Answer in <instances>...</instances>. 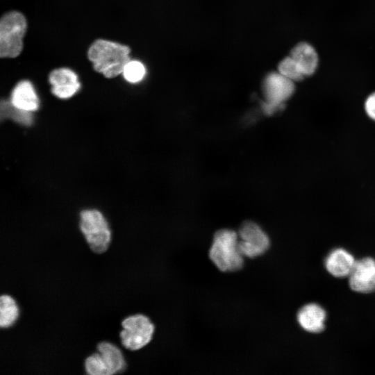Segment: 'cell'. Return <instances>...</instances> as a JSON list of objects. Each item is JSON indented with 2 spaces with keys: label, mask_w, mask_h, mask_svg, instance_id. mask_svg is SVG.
<instances>
[{
  "label": "cell",
  "mask_w": 375,
  "mask_h": 375,
  "mask_svg": "<svg viewBox=\"0 0 375 375\" xmlns=\"http://www.w3.org/2000/svg\"><path fill=\"white\" fill-rule=\"evenodd\" d=\"M146 74L144 65L138 60H129L124 67L122 75L124 78L130 83H137L141 81Z\"/></svg>",
  "instance_id": "obj_18"
},
{
  "label": "cell",
  "mask_w": 375,
  "mask_h": 375,
  "mask_svg": "<svg viewBox=\"0 0 375 375\" xmlns=\"http://www.w3.org/2000/svg\"><path fill=\"white\" fill-rule=\"evenodd\" d=\"M290 56L299 65L306 77L312 75L318 65L317 53L312 46L307 42H300L291 51Z\"/></svg>",
  "instance_id": "obj_14"
},
{
  "label": "cell",
  "mask_w": 375,
  "mask_h": 375,
  "mask_svg": "<svg viewBox=\"0 0 375 375\" xmlns=\"http://www.w3.org/2000/svg\"><path fill=\"white\" fill-rule=\"evenodd\" d=\"M18 317V308L14 299L8 294L0 297V327H10Z\"/></svg>",
  "instance_id": "obj_16"
},
{
  "label": "cell",
  "mask_w": 375,
  "mask_h": 375,
  "mask_svg": "<svg viewBox=\"0 0 375 375\" xmlns=\"http://www.w3.org/2000/svg\"><path fill=\"white\" fill-rule=\"evenodd\" d=\"M98 352L89 356L84 362L85 372L90 375H112L122 372L126 362L121 350L108 342L97 346Z\"/></svg>",
  "instance_id": "obj_5"
},
{
  "label": "cell",
  "mask_w": 375,
  "mask_h": 375,
  "mask_svg": "<svg viewBox=\"0 0 375 375\" xmlns=\"http://www.w3.org/2000/svg\"><path fill=\"white\" fill-rule=\"evenodd\" d=\"M294 91V81L279 72L268 74L262 83L265 101L262 108L265 113L271 115L281 109Z\"/></svg>",
  "instance_id": "obj_7"
},
{
  "label": "cell",
  "mask_w": 375,
  "mask_h": 375,
  "mask_svg": "<svg viewBox=\"0 0 375 375\" xmlns=\"http://www.w3.org/2000/svg\"><path fill=\"white\" fill-rule=\"evenodd\" d=\"M209 258L223 272L241 269L244 266V257L239 248L238 232L229 228L217 231L209 250Z\"/></svg>",
  "instance_id": "obj_2"
},
{
  "label": "cell",
  "mask_w": 375,
  "mask_h": 375,
  "mask_svg": "<svg viewBox=\"0 0 375 375\" xmlns=\"http://www.w3.org/2000/svg\"><path fill=\"white\" fill-rule=\"evenodd\" d=\"M49 82L51 85V92L60 99L73 97L81 88L77 74L68 68H59L51 71L49 76Z\"/></svg>",
  "instance_id": "obj_10"
},
{
  "label": "cell",
  "mask_w": 375,
  "mask_h": 375,
  "mask_svg": "<svg viewBox=\"0 0 375 375\" xmlns=\"http://www.w3.org/2000/svg\"><path fill=\"white\" fill-rule=\"evenodd\" d=\"M365 108L367 115L375 120V92L371 94L366 99Z\"/></svg>",
  "instance_id": "obj_19"
},
{
  "label": "cell",
  "mask_w": 375,
  "mask_h": 375,
  "mask_svg": "<svg viewBox=\"0 0 375 375\" xmlns=\"http://www.w3.org/2000/svg\"><path fill=\"white\" fill-rule=\"evenodd\" d=\"M26 28V19L21 12L10 11L2 16L0 20L1 58H15L21 53Z\"/></svg>",
  "instance_id": "obj_4"
},
{
  "label": "cell",
  "mask_w": 375,
  "mask_h": 375,
  "mask_svg": "<svg viewBox=\"0 0 375 375\" xmlns=\"http://www.w3.org/2000/svg\"><path fill=\"white\" fill-rule=\"evenodd\" d=\"M239 248L244 258H255L265 253L270 240L267 233L256 222L245 221L238 231Z\"/></svg>",
  "instance_id": "obj_8"
},
{
  "label": "cell",
  "mask_w": 375,
  "mask_h": 375,
  "mask_svg": "<svg viewBox=\"0 0 375 375\" xmlns=\"http://www.w3.org/2000/svg\"><path fill=\"white\" fill-rule=\"evenodd\" d=\"M297 321L301 327L310 333H319L324 329L326 313L317 303H308L300 308L297 313Z\"/></svg>",
  "instance_id": "obj_12"
},
{
  "label": "cell",
  "mask_w": 375,
  "mask_h": 375,
  "mask_svg": "<svg viewBox=\"0 0 375 375\" xmlns=\"http://www.w3.org/2000/svg\"><path fill=\"white\" fill-rule=\"evenodd\" d=\"M128 46L99 39L94 42L88 51V57L95 71L106 78H112L122 74L130 60Z\"/></svg>",
  "instance_id": "obj_1"
},
{
  "label": "cell",
  "mask_w": 375,
  "mask_h": 375,
  "mask_svg": "<svg viewBox=\"0 0 375 375\" xmlns=\"http://www.w3.org/2000/svg\"><path fill=\"white\" fill-rule=\"evenodd\" d=\"M79 228L90 249L96 253L105 252L111 241V231L103 215L97 209L80 212Z\"/></svg>",
  "instance_id": "obj_3"
},
{
  "label": "cell",
  "mask_w": 375,
  "mask_h": 375,
  "mask_svg": "<svg viewBox=\"0 0 375 375\" xmlns=\"http://www.w3.org/2000/svg\"><path fill=\"white\" fill-rule=\"evenodd\" d=\"M349 286L357 292L375 291V260L367 257L357 260L349 274Z\"/></svg>",
  "instance_id": "obj_9"
},
{
  "label": "cell",
  "mask_w": 375,
  "mask_h": 375,
  "mask_svg": "<svg viewBox=\"0 0 375 375\" xmlns=\"http://www.w3.org/2000/svg\"><path fill=\"white\" fill-rule=\"evenodd\" d=\"M1 119H10L24 126H30L33 122V112L15 107L10 101L3 99L0 104Z\"/></svg>",
  "instance_id": "obj_15"
},
{
  "label": "cell",
  "mask_w": 375,
  "mask_h": 375,
  "mask_svg": "<svg viewBox=\"0 0 375 375\" xmlns=\"http://www.w3.org/2000/svg\"><path fill=\"white\" fill-rule=\"evenodd\" d=\"M10 101L16 108L33 112L38 110L40 101L33 84L27 80L19 81L12 89Z\"/></svg>",
  "instance_id": "obj_11"
},
{
  "label": "cell",
  "mask_w": 375,
  "mask_h": 375,
  "mask_svg": "<svg viewBox=\"0 0 375 375\" xmlns=\"http://www.w3.org/2000/svg\"><path fill=\"white\" fill-rule=\"evenodd\" d=\"M356 260L347 250L337 248L329 253L325 260V267L329 274L338 278L349 276Z\"/></svg>",
  "instance_id": "obj_13"
},
{
  "label": "cell",
  "mask_w": 375,
  "mask_h": 375,
  "mask_svg": "<svg viewBox=\"0 0 375 375\" xmlns=\"http://www.w3.org/2000/svg\"><path fill=\"white\" fill-rule=\"evenodd\" d=\"M119 333L121 343L131 351L138 350L148 344L152 339L155 327L150 319L142 314L126 317L122 322Z\"/></svg>",
  "instance_id": "obj_6"
},
{
  "label": "cell",
  "mask_w": 375,
  "mask_h": 375,
  "mask_svg": "<svg viewBox=\"0 0 375 375\" xmlns=\"http://www.w3.org/2000/svg\"><path fill=\"white\" fill-rule=\"evenodd\" d=\"M278 72L292 81L306 77L302 69L292 56L285 58L278 65Z\"/></svg>",
  "instance_id": "obj_17"
}]
</instances>
